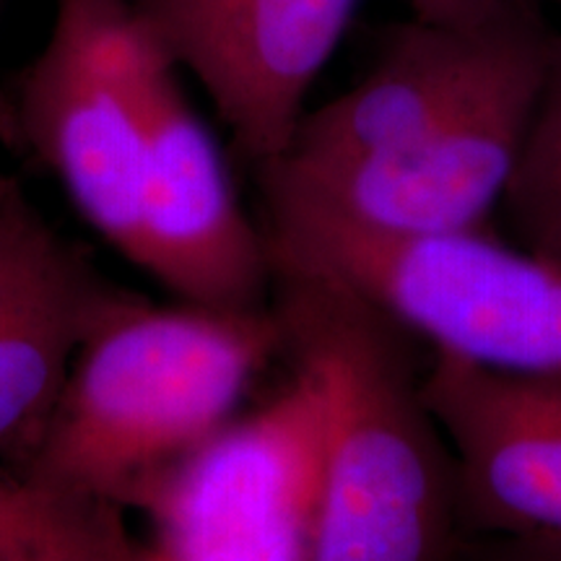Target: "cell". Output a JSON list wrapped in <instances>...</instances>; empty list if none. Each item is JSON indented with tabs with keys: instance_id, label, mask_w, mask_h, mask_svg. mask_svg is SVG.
<instances>
[{
	"instance_id": "obj_9",
	"label": "cell",
	"mask_w": 561,
	"mask_h": 561,
	"mask_svg": "<svg viewBox=\"0 0 561 561\" xmlns=\"http://www.w3.org/2000/svg\"><path fill=\"white\" fill-rule=\"evenodd\" d=\"M0 174V460L30 458L94 328L128 297Z\"/></svg>"
},
{
	"instance_id": "obj_1",
	"label": "cell",
	"mask_w": 561,
	"mask_h": 561,
	"mask_svg": "<svg viewBox=\"0 0 561 561\" xmlns=\"http://www.w3.org/2000/svg\"><path fill=\"white\" fill-rule=\"evenodd\" d=\"M271 263L284 356L318 398L307 561H458L471 536L424 392L432 348L335 278Z\"/></svg>"
},
{
	"instance_id": "obj_7",
	"label": "cell",
	"mask_w": 561,
	"mask_h": 561,
	"mask_svg": "<svg viewBox=\"0 0 561 561\" xmlns=\"http://www.w3.org/2000/svg\"><path fill=\"white\" fill-rule=\"evenodd\" d=\"M174 70L161 53L151 76L133 265L187 305L263 310L273 284L268 240L237 201L219 144L187 102Z\"/></svg>"
},
{
	"instance_id": "obj_4",
	"label": "cell",
	"mask_w": 561,
	"mask_h": 561,
	"mask_svg": "<svg viewBox=\"0 0 561 561\" xmlns=\"http://www.w3.org/2000/svg\"><path fill=\"white\" fill-rule=\"evenodd\" d=\"M159 58L130 0H55L45 45L0 102V128L130 263Z\"/></svg>"
},
{
	"instance_id": "obj_10",
	"label": "cell",
	"mask_w": 561,
	"mask_h": 561,
	"mask_svg": "<svg viewBox=\"0 0 561 561\" xmlns=\"http://www.w3.org/2000/svg\"><path fill=\"white\" fill-rule=\"evenodd\" d=\"M424 392L453 447L468 536L561 538V375L432 351Z\"/></svg>"
},
{
	"instance_id": "obj_13",
	"label": "cell",
	"mask_w": 561,
	"mask_h": 561,
	"mask_svg": "<svg viewBox=\"0 0 561 561\" xmlns=\"http://www.w3.org/2000/svg\"><path fill=\"white\" fill-rule=\"evenodd\" d=\"M413 19L447 26H476L502 16V13L541 5V0H405Z\"/></svg>"
},
{
	"instance_id": "obj_3",
	"label": "cell",
	"mask_w": 561,
	"mask_h": 561,
	"mask_svg": "<svg viewBox=\"0 0 561 561\" xmlns=\"http://www.w3.org/2000/svg\"><path fill=\"white\" fill-rule=\"evenodd\" d=\"M271 261L331 276L432 351L481 367L561 375V261L491 237L382 234L265 201Z\"/></svg>"
},
{
	"instance_id": "obj_5",
	"label": "cell",
	"mask_w": 561,
	"mask_h": 561,
	"mask_svg": "<svg viewBox=\"0 0 561 561\" xmlns=\"http://www.w3.org/2000/svg\"><path fill=\"white\" fill-rule=\"evenodd\" d=\"M551 45L398 149L322 170L263 167V201L314 208L382 234L486 229L520 161Z\"/></svg>"
},
{
	"instance_id": "obj_11",
	"label": "cell",
	"mask_w": 561,
	"mask_h": 561,
	"mask_svg": "<svg viewBox=\"0 0 561 561\" xmlns=\"http://www.w3.org/2000/svg\"><path fill=\"white\" fill-rule=\"evenodd\" d=\"M123 507L0 473V561H151Z\"/></svg>"
},
{
	"instance_id": "obj_12",
	"label": "cell",
	"mask_w": 561,
	"mask_h": 561,
	"mask_svg": "<svg viewBox=\"0 0 561 561\" xmlns=\"http://www.w3.org/2000/svg\"><path fill=\"white\" fill-rule=\"evenodd\" d=\"M500 210L515 244L561 261V34Z\"/></svg>"
},
{
	"instance_id": "obj_2",
	"label": "cell",
	"mask_w": 561,
	"mask_h": 561,
	"mask_svg": "<svg viewBox=\"0 0 561 561\" xmlns=\"http://www.w3.org/2000/svg\"><path fill=\"white\" fill-rule=\"evenodd\" d=\"M278 354L271 305L164 307L130 291L81 346L37 447L13 473L140 507L167 473L231 426Z\"/></svg>"
},
{
	"instance_id": "obj_14",
	"label": "cell",
	"mask_w": 561,
	"mask_h": 561,
	"mask_svg": "<svg viewBox=\"0 0 561 561\" xmlns=\"http://www.w3.org/2000/svg\"><path fill=\"white\" fill-rule=\"evenodd\" d=\"M486 561H561V538H500V543L489 551Z\"/></svg>"
},
{
	"instance_id": "obj_8",
	"label": "cell",
	"mask_w": 561,
	"mask_h": 561,
	"mask_svg": "<svg viewBox=\"0 0 561 561\" xmlns=\"http://www.w3.org/2000/svg\"><path fill=\"white\" fill-rule=\"evenodd\" d=\"M551 39L541 5H523L476 26L413 19L390 32L375 68L356 87L301 117L291 146L268 167L322 170L398 149Z\"/></svg>"
},
{
	"instance_id": "obj_6",
	"label": "cell",
	"mask_w": 561,
	"mask_h": 561,
	"mask_svg": "<svg viewBox=\"0 0 561 561\" xmlns=\"http://www.w3.org/2000/svg\"><path fill=\"white\" fill-rule=\"evenodd\" d=\"M140 24L201 83L261 170L291 146L314 79L359 0H130Z\"/></svg>"
}]
</instances>
